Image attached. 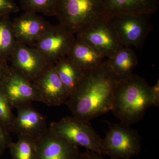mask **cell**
Wrapping results in <instances>:
<instances>
[{"instance_id": "8", "label": "cell", "mask_w": 159, "mask_h": 159, "mask_svg": "<svg viewBox=\"0 0 159 159\" xmlns=\"http://www.w3.org/2000/svg\"><path fill=\"white\" fill-rule=\"evenodd\" d=\"M75 39V34L64 26L52 25L33 47L48 65H54L66 56Z\"/></svg>"}, {"instance_id": "21", "label": "cell", "mask_w": 159, "mask_h": 159, "mask_svg": "<svg viewBox=\"0 0 159 159\" xmlns=\"http://www.w3.org/2000/svg\"><path fill=\"white\" fill-rule=\"evenodd\" d=\"M20 3L25 12L55 16L57 0H20Z\"/></svg>"}, {"instance_id": "6", "label": "cell", "mask_w": 159, "mask_h": 159, "mask_svg": "<svg viewBox=\"0 0 159 159\" xmlns=\"http://www.w3.org/2000/svg\"><path fill=\"white\" fill-rule=\"evenodd\" d=\"M150 16L144 13H129L109 18L122 45L140 49L153 29Z\"/></svg>"}, {"instance_id": "16", "label": "cell", "mask_w": 159, "mask_h": 159, "mask_svg": "<svg viewBox=\"0 0 159 159\" xmlns=\"http://www.w3.org/2000/svg\"><path fill=\"white\" fill-rule=\"evenodd\" d=\"M66 56L84 72L98 68L107 59L99 51L76 37Z\"/></svg>"}, {"instance_id": "2", "label": "cell", "mask_w": 159, "mask_h": 159, "mask_svg": "<svg viewBox=\"0 0 159 159\" xmlns=\"http://www.w3.org/2000/svg\"><path fill=\"white\" fill-rule=\"evenodd\" d=\"M151 87L144 78L136 74L119 80L111 111L120 122L129 125L141 121L152 106Z\"/></svg>"}, {"instance_id": "26", "label": "cell", "mask_w": 159, "mask_h": 159, "mask_svg": "<svg viewBox=\"0 0 159 159\" xmlns=\"http://www.w3.org/2000/svg\"><path fill=\"white\" fill-rule=\"evenodd\" d=\"M151 88L152 104V106L158 107L159 105V80Z\"/></svg>"}, {"instance_id": "9", "label": "cell", "mask_w": 159, "mask_h": 159, "mask_svg": "<svg viewBox=\"0 0 159 159\" xmlns=\"http://www.w3.org/2000/svg\"><path fill=\"white\" fill-rule=\"evenodd\" d=\"M0 89L13 108L31 104L34 101L40 102L39 95L33 82L10 66Z\"/></svg>"}, {"instance_id": "20", "label": "cell", "mask_w": 159, "mask_h": 159, "mask_svg": "<svg viewBox=\"0 0 159 159\" xmlns=\"http://www.w3.org/2000/svg\"><path fill=\"white\" fill-rule=\"evenodd\" d=\"M8 148L13 159H37L35 140L31 137L18 135L17 141L11 142Z\"/></svg>"}, {"instance_id": "22", "label": "cell", "mask_w": 159, "mask_h": 159, "mask_svg": "<svg viewBox=\"0 0 159 159\" xmlns=\"http://www.w3.org/2000/svg\"><path fill=\"white\" fill-rule=\"evenodd\" d=\"M12 109L7 97L0 89V121L8 129L15 118Z\"/></svg>"}, {"instance_id": "10", "label": "cell", "mask_w": 159, "mask_h": 159, "mask_svg": "<svg viewBox=\"0 0 159 159\" xmlns=\"http://www.w3.org/2000/svg\"><path fill=\"white\" fill-rule=\"evenodd\" d=\"M40 102L48 106L65 104L69 95L57 75L54 65H48L33 80Z\"/></svg>"}, {"instance_id": "3", "label": "cell", "mask_w": 159, "mask_h": 159, "mask_svg": "<svg viewBox=\"0 0 159 159\" xmlns=\"http://www.w3.org/2000/svg\"><path fill=\"white\" fill-rule=\"evenodd\" d=\"M55 16L59 24L75 34L107 17L102 0H57Z\"/></svg>"}, {"instance_id": "24", "label": "cell", "mask_w": 159, "mask_h": 159, "mask_svg": "<svg viewBox=\"0 0 159 159\" xmlns=\"http://www.w3.org/2000/svg\"><path fill=\"white\" fill-rule=\"evenodd\" d=\"M12 142L8 129L0 121V156L2 155Z\"/></svg>"}, {"instance_id": "15", "label": "cell", "mask_w": 159, "mask_h": 159, "mask_svg": "<svg viewBox=\"0 0 159 159\" xmlns=\"http://www.w3.org/2000/svg\"><path fill=\"white\" fill-rule=\"evenodd\" d=\"M107 17L129 13L151 16L159 9V0H102Z\"/></svg>"}, {"instance_id": "14", "label": "cell", "mask_w": 159, "mask_h": 159, "mask_svg": "<svg viewBox=\"0 0 159 159\" xmlns=\"http://www.w3.org/2000/svg\"><path fill=\"white\" fill-rule=\"evenodd\" d=\"M17 116L8 128L9 133L37 139L48 128L47 118L31 106L27 104L16 109Z\"/></svg>"}, {"instance_id": "11", "label": "cell", "mask_w": 159, "mask_h": 159, "mask_svg": "<svg viewBox=\"0 0 159 159\" xmlns=\"http://www.w3.org/2000/svg\"><path fill=\"white\" fill-rule=\"evenodd\" d=\"M37 159H77L78 146L55 134L48 128L35 139Z\"/></svg>"}, {"instance_id": "13", "label": "cell", "mask_w": 159, "mask_h": 159, "mask_svg": "<svg viewBox=\"0 0 159 159\" xmlns=\"http://www.w3.org/2000/svg\"><path fill=\"white\" fill-rule=\"evenodd\" d=\"M51 25L43 18L31 12H25L12 21V29L17 42L32 47Z\"/></svg>"}, {"instance_id": "27", "label": "cell", "mask_w": 159, "mask_h": 159, "mask_svg": "<svg viewBox=\"0 0 159 159\" xmlns=\"http://www.w3.org/2000/svg\"><path fill=\"white\" fill-rule=\"evenodd\" d=\"M9 65L8 61H0V86L6 74L9 70Z\"/></svg>"}, {"instance_id": "12", "label": "cell", "mask_w": 159, "mask_h": 159, "mask_svg": "<svg viewBox=\"0 0 159 159\" xmlns=\"http://www.w3.org/2000/svg\"><path fill=\"white\" fill-rule=\"evenodd\" d=\"M9 61L10 67L31 81L48 66L35 48L19 43Z\"/></svg>"}, {"instance_id": "17", "label": "cell", "mask_w": 159, "mask_h": 159, "mask_svg": "<svg viewBox=\"0 0 159 159\" xmlns=\"http://www.w3.org/2000/svg\"><path fill=\"white\" fill-rule=\"evenodd\" d=\"M138 63L135 51L130 47H123L112 57L107 59L105 64L118 81L133 74Z\"/></svg>"}, {"instance_id": "7", "label": "cell", "mask_w": 159, "mask_h": 159, "mask_svg": "<svg viewBox=\"0 0 159 159\" xmlns=\"http://www.w3.org/2000/svg\"><path fill=\"white\" fill-rule=\"evenodd\" d=\"M75 35L107 58L112 57L124 47L108 17L94 22Z\"/></svg>"}, {"instance_id": "25", "label": "cell", "mask_w": 159, "mask_h": 159, "mask_svg": "<svg viewBox=\"0 0 159 159\" xmlns=\"http://www.w3.org/2000/svg\"><path fill=\"white\" fill-rule=\"evenodd\" d=\"M77 159H106L99 154L89 150L80 152Z\"/></svg>"}, {"instance_id": "18", "label": "cell", "mask_w": 159, "mask_h": 159, "mask_svg": "<svg viewBox=\"0 0 159 159\" xmlns=\"http://www.w3.org/2000/svg\"><path fill=\"white\" fill-rule=\"evenodd\" d=\"M54 65L57 75L70 97L77 89L85 72L66 56L58 60Z\"/></svg>"}, {"instance_id": "4", "label": "cell", "mask_w": 159, "mask_h": 159, "mask_svg": "<svg viewBox=\"0 0 159 159\" xmlns=\"http://www.w3.org/2000/svg\"><path fill=\"white\" fill-rule=\"evenodd\" d=\"M108 130L102 139L101 154L111 159H130L142 149V138L130 125L107 122Z\"/></svg>"}, {"instance_id": "1", "label": "cell", "mask_w": 159, "mask_h": 159, "mask_svg": "<svg viewBox=\"0 0 159 159\" xmlns=\"http://www.w3.org/2000/svg\"><path fill=\"white\" fill-rule=\"evenodd\" d=\"M118 81L105 62L98 68L85 72L65 104L73 116L90 121L111 111Z\"/></svg>"}, {"instance_id": "19", "label": "cell", "mask_w": 159, "mask_h": 159, "mask_svg": "<svg viewBox=\"0 0 159 159\" xmlns=\"http://www.w3.org/2000/svg\"><path fill=\"white\" fill-rule=\"evenodd\" d=\"M17 43L9 16L0 18V61L8 62Z\"/></svg>"}, {"instance_id": "23", "label": "cell", "mask_w": 159, "mask_h": 159, "mask_svg": "<svg viewBox=\"0 0 159 159\" xmlns=\"http://www.w3.org/2000/svg\"><path fill=\"white\" fill-rule=\"evenodd\" d=\"M19 10L14 0H0V18L17 13Z\"/></svg>"}, {"instance_id": "5", "label": "cell", "mask_w": 159, "mask_h": 159, "mask_svg": "<svg viewBox=\"0 0 159 159\" xmlns=\"http://www.w3.org/2000/svg\"><path fill=\"white\" fill-rule=\"evenodd\" d=\"M49 128L55 134L72 144L102 156V139L90 121L81 120L74 116H66L57 122H51Z\"/></svg>"}]
</instances>
